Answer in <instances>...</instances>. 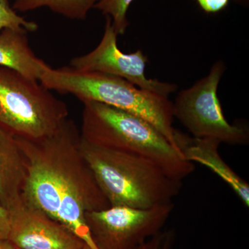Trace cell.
I'll return each mask as SVG.
<instances>
[{
    "label": "cell",
    "instance_id": "cell-1",
    "mask_svg": "<svg viewBox=\"0 0 249 249\" xmlns=\"http://www.w3.org/2000/svg\"><path fill=\"white\" fill-rule=\"evenodd\" d=\"M15 139L27 160L24 200L61 223L91 249H97L85 213L111 206L82 155L80 131L74 121L66 119L42 138Z\"/></svg>",
    "mask_w": 249,
    "mask_h": 249
},
{
    "label": "cell",
    "instance_id": "cell-2",
    "mask_svg": "<svg viewBox=\"0 0 249 249\" xmlns=\"http://www.w3.org/2000/svg\"><path fill=\"white\" fill-rule=\"evenodd\" d=\"M80 136L87 142L153 162L168 176L183 181L196 169L152 124L127 111L85 101Z\"/></svg>",
    "mask_w": 249,
    "mask_h": 249
},
{
    "label": "cell",
    "instance_id": "cell-3",
    "mask_svg": "<svg viewBox=\"0 0 249 249\" xmlns=\"http://www.w3.org/2000/svg\"><path fill=\"white\" fill-rule=\"evenodd\" d=\"M82 155L111 206L148 209L173 203L182 181L170 178L142 157L90 144L80 139Z\"/></svg>",
    "mask_w": 249,
    "mask_h": 249
},
{
    "label": "cell",
    "instance_id": "cell-4",
    "mask_svg": "<svg viewBox=\"0 0 249 249\" xmlns=\"http://www.w3.org/2000/svg\"><path fill=\"white\" fill-rule=\"evenodd\" d=\"M39 81L51 91L73 95L83 103H101L139 116L179 149L178 132L173 125V103L166 96L141 89L120 77L71 67L53 69L48 65Z\"/></svg>",
    "mask_w": 249,
    "mask_h": 249
},
{
    "label": "cell",
    "instance_id": "cell-5",
    "mask_svg": "<svg viewBox=\"0 0 249 249\" xmlns=\"http://www.w3.org/2000/svg\"><path fill=\"white\" fill-rule=\"evenodd\" d=\"M68 116L66 103L39 80L0 67V129L14 138L40 139Z\"/></svg>",
    "mask_w": 249,
    "mask_h": 249
},
{
    "label": "cell",
    "instance_id": "cell-6",
    "mask_svg": "<svg viewBox=\"0 0 249 249\" xmlns=\"http://www.w3.org/2000/svg\"><path fill=\"white\" fill-rule=\"evenodd\" d=\"M225 71L222 61L211 67L209 74L191 88L183 89L173 103V116L195 138H212L228 145H246L248 128L229 124L217 96L218 86Z\"/></svg>",
    "mask_w": 249,
    "mask_h": 249
},
{
    "label": "cell",
    "instance_id": "cell-7",
    "mask_svg": "<svg viewBox=\"0 0 249 249\" xmlns=\"http://www.w3.org/2000/svg\"><path fill=\"white\" fill-rule=\"evenodd\" d=\"M174 207L173 202L148 209L110 206L87 211L85 219L97 249H136L162 230Z\"/></svg>",
    "mask_w": 249,
    "mask_h": 249
},
{
    "label": "cell",
    "instance_id": "cell-8",
    "mask_svg": "<svg viewBox=\"0 0 249 249\" xmlns=\"http://www.w3.org/2000/svg\"><path fill=\"white\" fill-rule=\"evenodd\" d=\"M117 37L111 18L106 17L104 34L97 47L89 53L71 59L70 67L80 71L99 72L120 77L141 89L166 97L176 91V85L172 83L148 79L145 75L146 55L142 50L123 53L118 47Z\"/></svg>",
    "mask_w": 249,
    "mask_h": 249
},
{
    "label": "cell",
    "instance_id": "cell-9",
    "mask_svg": "<svg viewBox=\"0 0 249 249\" xmlns=\"http://www.w3.org/2000/svg\"><path fill=\"white\" fill-rule=\"evenodd\" d=\"M5 209L8 240L18 249H82L86 245L61 223L24 200L22 194Z\"/></svg>",
    "mask_w": 249,
    "mask_h": 249
},
{
    "label": "cell",
    "instance_id": "cell-10",
    "mask_svg": "<svg viewBox=\"0 0 249 249\" xmlns=\"http://www.w3.org/2000/svg\"><path fill=\"white\" fill-rule=\"evenodd\" d=\"M178 145L188 161L196 162L212 170L232 188L247 207L249 206V183L239 176L223 160L219 152L222 143L212 138L191 139L179 133Z\"/></svg>",
    "mask_w": 249,
    "mask_h": 249
},
{
    "label": "cell",
    "instance_id": "cell-11",
    "mask_svg": "<svg viewBox=\"0 0 249 249\" xmlns=\"http://www.w3.org/2000/svg\"><path fill=\"white\" fill-rule=\"evenodd\" d=\"M27 160L16 139L0 129V205L6 207L22 194Z\"/></svg>",
    "mask_w": 249,
    "mask_h": 249
},
{
    "label": "cell",
    "instance_id": "cell-12",
    "mask_svg": "<svg viewBox=\"0 0 249 249\" xmlns=\"http://www.w3.org/2000/svg\"><path fill=\"white\" fill-rule=\"evenodd\" d=\"M28 33L24 29H4L0 32V67L39 80L48 65L33 52Z\"/></svg>",
    "mask_w": 249,
    "mask_h": 249
},
{
    "label": "cell",
    "instance_id": "cell-13",
    "mask_svg": "<svg viewBox=\"0 0 249 249\" xmlns=\"http://www.w3.org/2000/svg\"><path fill=\"white\" fill-rule=\"evenodd\" d=\"M101 0H14L13 9L19 12L47 8L68 19L84 20Z\"/></svg>",
    "mask_w": 249,
    "mask_h": 249
},
{
    "label": "cell",
    "instance_id": "cell-14",
    "mask_svg": "<svg viewBox=\"0 0 249 249\" xmlns=\"http://www.w3.org/2000/svg\"><path fill=\"white\" fill-rule=\"evenodd\" d=\"M134 0H101L93 9L111 18V24L117 35H124L129 23L127 13Z\"/></svg>",
    "mask_w": 249,
    "mask_h": 249
},
{
    "label": "cell",
    "instance_id": "cell-15",
    "mask_svg": "<svg viewBox=\"0 0 249 249\" xmlns=\"http://www.w3.org/2000/svg\"><path fill=\"white\" fill-rule=\"evenodd\" d=\"M4 29H24L34 33L38 29V25L19 16L10 6L9 0H0V32Z\"/></svg>",
    "mask_w": 249,
    "mask_h": 249
},
{
    "label": "cell",
    "instance_id": "cell-16",
    "mask_svg": "<svg viewBox=\"0 0 249 249\" xmlns=\"http://www.w3.org/2000/svg\"><path fill=\"white\" fill-rule=\"evenodd\" d=\"M204 12L215 14L225 9L230 0H196Z\"/></svg>",
    "mask_w": 249,
    "mask_h": 249
},
{
    "label": "cell",
    "instance_id": "cell-17",
    "mask_svg": "<svg viewBox=\"0 0 249 249\" xmlns=\"http://www.w3.org/2000/svg\"><path fill=\"white\" fill-rule=\"evenodd\" d=\"M9 231V212L4 206L0 205V240H8Z\"/></svg>",
    "mask_w": 249,
    "mask_h": 249
},
{
    "label": "cell",
    "instance_id": "cell-18",
    "mask_svg": "<svg viewBox=\"0 0 249 249\" xmlns=\"http://www.w3.org/2000/svg\"><path fill=\"white\" fill-rule=\"evenodd\" d=\"M0 249H17L8 240H0Z\"/></svg>",
    "mask_w": 249,
    "mask_h": 249
},
{
    "label": "cell",
    "instance_id": "cell-19",
    "mask_svg": "<svg viewBox=\"0 0 249 249\" xmlns=\"http://www.w3.org/2000/svg\"><path fill=\"white\" fill-rule=\"evenodd\" d=\"M237 2L241 3V4H247L248 3L249 0H235Z\"/></svg>",
    "mask_w": 249,
    "mask_h": 249
},
{
    "label": "cell",
    "instance_id": "cell-20",
    "mask_svg": "<svg viewBox=\"0 0 249 249\" xmlns=\"http://www.w3.org/2000/svg\"><path fill=\"white\" fill-rule=\"evenodd\" d=\"M91 249V248H90V247H89V246L88 245H85L84 246V247H83V249Z\"/></svg>",
    "mask_w": 249,
    "mask_h": 249
}]
</instances>
